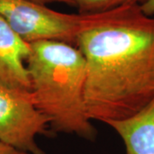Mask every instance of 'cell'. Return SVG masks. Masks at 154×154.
<instances>
[{"label": "cell", "mask_w": 154, "mask_h": 154, "mask_svg": "<svg viewBox=\"0 0 154 154\" xmlns=\"http://www.w3.org/2000/svg\"><path fill=\"white\" fill-rule=\"evenodd\" d=\"M87 64L85 104L90 120L106 123L136 114L154 99V17L138 5L80 35Z\"/></svg>", "instance_id": "1"}, {"label": "cell", "mask_w": 154, "mask_h": 154, "mask_svg": "<svg viewBox=\"0 0 154 154\" xmlns=\"http://www.w3.org/2000/svg\"><path fill=\"white\" fill-rule=\"evenodd\" d=\"M27 59L33 103L56 132L93 140L96 128L86 110L87 64L82 51L57 41L30 44Z\"/></svg>", "instance_id": "2"}, {"label": "cell", "mask_w": 154, "mask_h": 154, "mask_svg": "<svg viewBox=\"0 0 154 154\" xmlns=\"http://www.w3.org/2000/svg\"><path fill=\"white\" fill-rule=\"evenodd\" d=\"M118 8L94 14H66L30 0H0V16L28 44L57 41L76 45L82 33L109 21Z\"/></svg>", "instance_id": "3"}, {"label": "cell", "mask_w": 154, "mask_h": 154, "mask_svg": "<svg viewBox=\"0 0 154 154\" xmlns=\"http://www.w3.org/2000/svg\"><path fill=\"white\" fill-rule=\"evenodd\" d=\"M50 122L33 103L32 92L0 87V142L28 154H46L38 134L48 135Z\"/></svg>", "instance_id": "4"}, {"label": "cell", "mask_w": 154, "mask_h": 154, "mask_svg": "<svg viewBox=\"0 0 154 154\" xmlns=\"http://www.w3.org/2000/svg\"><path fill=\"white\" fill-rule=\"evenodd\" d=\"M31 51L24 41L0 16V87L32 92V85L24 61Z\"/></svg>", "instance_id": "5"}, {"label": "cell", "mask_w": 154, "mask_h": 154, "mask_svg": "<svg viewBox=\"0 0 154 154\" xmlns=\"http://www.w3.org/2000/svg\"><path fill=\"white\" fill-rule=\"evenodd\" d=\"M105 124L120 135L127 154H154V99L130 117Z\"/></svg>", "instance_id": "6"}, {"label": "cell", "mask_w": 154, "mask_h": 154, "mask_svg": "<svg viewBox=\"0 0 154 154\" xmlns=\"http://www.w3.org/2000/svg\"><path fill=\"white\" fill-rule=\"evenodd\" d=\"M146 0H75L81 14H94L124 5H140Z\"/></svg>", "instance_id": "7"}, {"label": "cell", "mask_w": 154, "mask_h": 154, "mask_svg": "<svg viewBox=\"0 0 154 154\" xmlns=\"http://www.w3.org/2000/svg\"><path fill=\"white\" fill-rule=\"evenodd\" d=\"M140 7L145 15L148 17H154V0H146Z\"/></svg>", "instance_id": "8"}, {"label": "cell", "mask_w": 154, "mask_h": 154, "mask_svg": "<svg viewBox=\"0 0 154 154\" xmlns=\"http://www.w3.org/2000/svg\"><path fill=\"white\" fill-rule=\"evenodd\" d=\"M0 154H28L26 152H21L17 149L8 146L6 144L0 142Z\"/></svg>", "instance_id": "9"}, {"label": "cell", "mask_w": 154, "mask_h": 154, "mask_svg": "<svg viewBox=\"0 0 154 154\" xmlns=\"http://www.w3.org/2000/svg\"><path fill=\"white\" fill-rule=\"evenodd\" d=\"M30 1L43 5H45L46 4H50V3H63L69 5H76L75 0H30Z\"/></svg>", "instance_id": "10"}]
</instances>
